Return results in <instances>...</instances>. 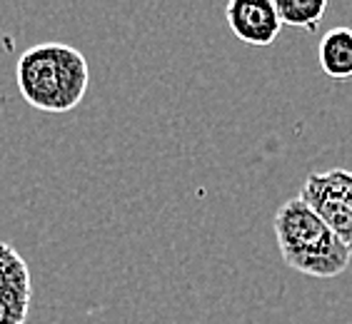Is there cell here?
<instances>
[{
  "mask_svg": "<svg viewBox=\"0 0 352 324\" xmlns=\"http://www.w3.org/2000/svg\"><path fill=\"white\" fill-rule=\"evenodd\" d=\"M225 18L232 35L248 45H272L283 30L272 0H230L225 8Z\"/></svg>",
  "mask_w": 352,
  "mask_h": 324,
  "instance_id": "cell-4",
  "label": "cell"
},
{
  "mask_svg": "<svg viewBox=\"0 0 352 324\" xmlns=\"http://www.w3.org/2000/svg\"><path fill=\"white\" fill-rule=\"evenodd\" d=\"M15 80L23 100L41 113H68L88 93L85 55L65 43H41L18 58Z\"/></svg>",
  "mask_w": 352,
  "mask_h": 324,
  "instance_id": "cell-1",
  "label": "cell"
},
{
  "mask_svg": "<svg viewBox=\"0 0 352 324\" xmlns=\"http://www.w3.org/2000/svg\"><path fill=\"white\" fill-rule=\"evenodd\" d=\"M320 68L332 80H350L352 78V30L350 27H332L322 35L318 47Z\"/></svg>",
  "mask_w": 352,
  "mask_h": 324,
  "instance_id": "cell-5",
  "label": "cell"
},
{
  "mask_svg": "<svg viewBox=\"0 0 352 324\" xmlns=\"http://www.w3.org/2000/svg\"><path fill=\"white\" fill-rule=\"evenodd\" d=\"M28 302H10L0 299V324H23L28 314Z\"/></svg>",
  "mask_w": 352,
  "mask_h": 324,
  "instance_id": "cell-8",
  "label": "cell"
},
{
  "mask_svg": "<svg viewBox=\"0 0 352 324\" xmlns=\"http://www.w3.org/2000/svg\"><path fill=\"white\" fill-rule=\"evenodd\" d=\"M275 8L283 25L305 27L307 33H318L327 13V0H278Z\"/></svg>",
  "mask_w": 352,
  "mask_h": 324,
  "instance_id": "cell-7",
  "label": "cell"
},
{
  "mask_svg": "<svg viewBox=\"0 0 352 324\" xmlns=\"http://www.w3.org/2000/svg\"><path fill=\"white\" fill-rule=\"evenodd\" d=\"M300 197L327 222L335 235L352 250V172L327 170L310 172L300 189Z\"/></svg>",
  "mask_w": 352,
  "mask_h": 324,
  "instance_id": "cell-3",
  "label": "cell"
},
{
  "mask_svg": "<svg viewBox=\"0 0 352 324\" xmlns=\"http://www.w3.org/2000/svg\"><path fill=\"white\" fill-rule=\"evenodd\" d=\"M33 297V282L25 259L10 247L0 242V299L28 302Z\"/></svg>",
  "mask_w": 352,
  "mask_h": 324,
  "instance_id": "cell-6",
  "label": "cell"
},
{
  "mask_svg": "<svg viewBox=\"0 0 352 324\" xmlns=\"http://www.w3.org/2000/svg\"><path fill=\"white\" fill-rule=\"evenodd\" d=\"M272 230L285 264L300 275L332 279L350 264L352 250L300 195L290 197L275 212Z\"/></svg>",
  "mask_w": 352,
  "mask_h": 324,
  "instance_id": "cell-2",
  "label": "cell"
}]
</instances>
